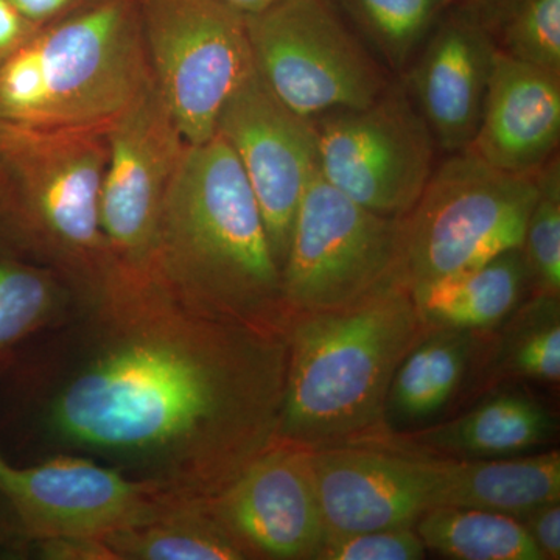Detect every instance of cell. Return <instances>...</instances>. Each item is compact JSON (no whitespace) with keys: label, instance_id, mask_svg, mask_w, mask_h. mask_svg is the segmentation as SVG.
<instances>
[{"label":"cell","instance_id":"cell-17","mask_svg":"<svg viewBox=\"0 0 560 560\" xmlns=\"http://www.w3.org/2000/svg\"><path fill=\"white\" fill-rule=\"evenodd\" d=\"M560 73L497 54L471 153L512 175L536 176L558 154Z\"/></svg>","mask_w":560,"mask_h":560},{"label":"cell","instance_id":"cell-21","mask_svg":"<svg viewBox=\"0 0 560 560\" xmlns=\"http://www.w3.org/2000/svg\"><path fill=\"white\" fill-rule=\"evenodd\" d=\"M79 291L60 272L0 241V374L22 350L69 315Z\"/></svg>","mask_w":560,"mask_h":560},{"label":"cell","instance_id":"cell-12","mask_svg":"<svg viewBox=\"0 0 560 560\" xmlns=\"http://www.w3.org/2000/svg\"><path fill=\"white\" fill-rule=\"evenodd\" d=\"M101 228L110 259L147 270L187 142L153 81L108 127Z\"/></svg>","mask_w":560,"mask_h":560},{"label":"cell","instance_id":"cell-5","mask_svg":"<svg viewBox=\"0 0 560 560\" xmlns=\"http://www.w3.org/2000/svg\"><path fill=\"white\" fill-rule=\"evenodd\" d=\"M108 127L0 121V241L80 294L97 289L113 265L101 228Z\"/></svg>","mask_w":560,"mask_h":560},{"label":"cell","instance_id":"cell-28","mask_svg":"<svg viewBox=\"0 0 560 560\" xmlns=\"http://www.w3.org/2000/svg\"><path fill=\"white\" fill-rule=\"evenodd\" d=\"M537 198L530 210L523 256L533 293H560V162L559 154L536 175Z\"/></svg>","mask_w":560,"mask_h":560},{"label":"cell","instance_id":"cell-3","mask_svg":"<svg viewBox=\"0 0 560 560\" xmlns=\"http://www.w3.org/2000/svg\"><path fill=\"white\" fill-rule=\"evenodd\" d=\"M429 330L397 285L338 311L294 315L276 440L320 451L385 433L390 383Z\"/></svg>","mask_w":560,"mask_h":560},{"label":"cell","instance_id":"cell-37","mask_svg":"<svg viewBox=\"0 0 560 560\" xmlns=\"http://www.w3.org/2000/svg\"><path fill=\"white\" fill-rule=\"evenodd\" d=\"M0 544H2V539H0Z\"/></svg>","mask_w":560,"mask_h":560},{"label":"cell","instance_id":"cell-10","mask_svg":"<svg viewBox=\"0 0 560 560\" xmlns=\"http://www.w3.org/2000/svg\"><path fill=\"white\" fill-rule=\"evenodd\" d=\"M313 124L324 179L372 212L393 219L410 212L440 150L400 79L370 105L334 110Z\"/></svg>","mask_w":560,"mask_h":560},{"label":"cell","instance_id":"cell-34","mask_svg":"<svg viewBox=\"0 0 560 560\" xmlns=\"http://www.w3.org/2000/svg\"><path fill=\"white\" fill-rule=\"evenodd\" d=\"M220 2L226 3V5L241 11L243 14H256L267 10L278 0H220Z\"/></svg>","mask_w":560,"mask_h":560},{"label":"cell","instance_id":"cell-22","mask_svg":"<svg viewBox=\"0 0 560 560\" xmlns=\"http://www.w3.org/2000/svg\"><path fill=\"white\" fill-rule=\"evenodd\" d=\"M485 331L430 329L401 360L386 399V431L440 412L464 381Z\"/></svg>","mask_w":560,"mask_h":560},{"label":"cell","instance_id":"cell-35","mask_svg":"<svg viewBox=\"0 0 560 560\" xmlns=\"http://www.w3.org/2000/svg\"><path fill=\"white\" fill-rule=\"evenodd\" d=\"M458 2L464 3V5L471 7L474 10H477L478 13L481 14L482 20L489 22L490 18H492L493 14H495V11L499 10V7L503 0H458Z\"/></svg>","mask_w":560,"mask_h":560},{"label":"cell","instance_id":"cell-7","mask_svg":"<svg viewBox=\"0 0 560 560\" xmlns=\"http://www.w3.org/2000/svg\"><path fill=\"white\" fill-rule=\"evenodd\" d=\"M245 18L254 69L307 119L370 105L393 80L330 0H278Z\"/></svg>","mask_w":560,"mask_h":560},{"label":"cell","instance_id":"cell-25","mask_svg":"<svg viewBox=\"0 0 560 560\" xmlns=\"http://www.w3.org/2000/svg\"><path fill=\"white\" fill-rule=\"evenodd\" d=\"M390 75L400 77L458 0H330Z\"/></svg>","mask_w":560,"mask_h":560},{"label":"cell","instance_id":"cell-31","mask_svg":"<svg viewBox=\"0 0 560 560\" xmlns=\"http://www.w3.org/2000/svg\"><path fill=\"white\" fill-rule=\"evenodd\" d=\"M530 539L539 548L544 560L560 559V504L559 501L544 504L522 518Z\"/></svg>","mask_w":560,"mask_h":560},{"label":"cell","instance_id":"cell-16","mask_svg":"<svg viewBox=\"0 0 560 560\" xmlns=\"http://www.w3.org/2000/svg\"><path fill=\"white\" fill-rule=\"evenodd\" d=\"M497 54L488 22L455 2L397 77L445 154L469 149L477 135Z\"/></svg>","mask_w":560,"mask_h":560},{"label":"cell","instance_id":"cell-36","mask_svg":"<svg viewBox=\"0 0 560 560\" xmlns=\"http://www.w3.org/2000/svg\"><path fill=\"white\" fill-rule=\"evenodd\" d=\"M11 469H13V466L3 458L2 453H0V493L3 492V489H5L7 482H9Z\"/></svg>","mask_w":560,"mask_h":560},{"label":"cell","instance_id":"cell-15","mask_svg":"<svg viewBox=\"0 0 560 560\" xmlns=\"http://www.w3.org/2000/svg\"><path fill=\"white\" fill-rule=\"evenodd\" d=\"M327 534L415 528L440 504L444 459L348 445L311 451Z\"/></svg>","mask_w":560,"mask_h":560},{"label":"cell","instance_id":"cell-32","mask_svg":"<svg viewBox=\"0 0 560 560\" xmlns=\"http://www.w3.org/2000/svg\"><path fill=\"white\" fill-rule=\"evenodd\" d=\"M38 27L22 16L11 0H0V65L32 38Z\"/></svg>","mask_w":560,"mask_h":560},{"label":"cell","instance_id":"cell-33","mask_svg":"<svg viewBox=\"0 0 560 560\" xmlns=\"http://www.w3.org/2000/svg\"><path fill=\"white\" fill-rule=\"evenodd\" d=\"M11 2L21 11L25 20L39 28L86 5L91 0H11Z\"/></svg>","mask_w":560,"mask_h":560},{"label":"cell","instance_id":"cell-27","mask_svg":"<svg viewBox=\"0 0 560 560\" xmlns=\"http://www.w3.org/2000/svg\"><path fill=\"white\" fill-rule=\"evenodd\" d=\"M488 25L501 54L560 73V0H503Z\"/></svg>","mask_w":560,"mask_h":560},{"label":"cell","instance_id":"cell-4","mask_svg":"<svg viewBox=\"0 0 560 560\" xmlns=\"http://www.w3.org/2000/svg\"><path fill=\"white\" fill-rule=\"evenodd\" d=\"M151 81L142 0H91L0 65V121L108 127Z\"/></svg>","mask_w":560,"mask_h":560},{"label":"cell","instance_id":"cell-8","mask_svg":"<svg viewBox=\"0 0 560 560\" xmlns=\"http://www.w3.org/2000/svg\"><path fill=\"white\" fill-rule=\"evenodd\" d=\"M399 238L400 219L363 208L319 172L304 191L280 270L291 318L349 307L396 285Z\"/></svg>","mask_w":560,"mask_h":560},{"label":"cell","instance_id":"cell-13","mask_svg":"<svg viewBox=\"0 0 560 560\" xmlns=\"http://www.w3.org/2000/svg\"><path fill=\"white\" fill-rule=\"evenodd\" d=\"M215 135L241 162L282 270L302 197L320 172L315 124L276 97L254 69L224 103Z\"/></svg>","mask_w":560,"mask_h":560},{"label":"cell","instance_id":"cell-29","mask_svg":"<svg viewBox=\"0 0 560 560\" xmlns=\"http://www.w3.org/2000/svg\"><path fill=\"white\" fill-rule=\"evenodd\" d=\"M427 547L415 528L327 534L316 560H420Z\"/></svg>","mask_w":560,"mask_h":560},{"label":"cell","instance_id":"cell-19","mask_svg":"<svg viewBox=\"0 0 560 560\" xmlns=\"http://www.w3.org/2000/svg\"><path fill=\"white\" fill-rule=\"evenodd\" d=\"M529 289L525 256L522 248H514L410 293L429 329L488 334L522 304Z\"/></svg>","mask_w":560,"mask_h":560},{"label":"cell","instance_id":"cell-2","mask_svg":"<svg viewBox=\"0 0 560 560\" xmlns=\"http://www.w3.org/2000/svg\"><path fill=\"white\" fill-rule=\"evenodd\" d=\"M149 271L202 316L289 334L291 315L259 205L219 135L187 143L162 208Z\"/></svg>","mask_w":560,"mask_h":560},{"label":"cell","instance_id":"cell-30","mask_svg":"<svg viewBox=\"0 0 560 560\" xmlns=\"http://www.w3.org/2000/svg\"><path fill=\"white\" fill-rule=\"evenodd\" d=\"M43 560H117L102 537L58 536L24 541Z\"/></svg>","mask_w":560,"mask_h":560},{"label":"cell","instance_id":"cell-20","mask_svg":"<svg viewBox=\"0 0 560 560\" xmlns=\"http://www.w3.org/2000/svg\"><path fill=\"white\" fill-rule=\"evenodd\" d=\"M560 501L559 452L490 459H444L440 504L525 518Z\"/></svg>","mask_w":560,"mask_h":560},{"label":"cell","instance_id":"cell-11","mask_svg":"<svg viewBox=\"0 0 560 560\" xmlns=\"http://www.w3.org/2000/svg\"><path fill=\"white\" fill-rule=\"evenodd\" d=\"M22 541L44 537H105L147 521L178 499L156 482L73 453L11 469L0 493Z\"/></svg>","mask_w":560,"mask_h":560},{"label":"cell","instance_id":"cell-18","mask_svg":"<svg viewBox=\"0 0 560 560\" xmlns=\"http://www.w3.org/2000/svg\"><path fill=\"white\" fill-rule=\"evenodd\" d=\"M558 419L541 401L504 393L458 419L423 431H385L360 445L442 459L508 458L552 440Z\"/></svg>","mask_w":560,"mask_h":560},{"label":"cell","instance_id":"cell-14","mask_svg":"<svg viewBox=\"0 0 560 560\" xmlns=\"http://www.w3.org/2000/svg\"><path fill=\"white\" fill-rule=\"evenodd\" d=\"M208 503L249 560H316L326 541L311 451L290 442L272 441Z\"/></svg>","mask_w":560,"mask_h":560},{"label":"cell","instance_id":"cell-26","mask_svg":"<svg viewBox=\"0 0 560 560\" xmlns=\"http://www.w3.org/2000/svg\"><path fill=\"white\" fill-rule=\"evenodd\" d=\"M501 324L489 374L555 385L560 378L559 296L534 293Z\"/></svg>","mask_w":560,"mask_h":560},{"label":"cell","instance_id":"cell-9","mask_svg":"<svg viewBox=\"0 0 560 560\" xmlns=\"http://www.w3.org/2000/svg\"><path fill=\"white\" fill-rule=\"evenodd\" d=\"M142 16L154 86L184 140L206 142L254 70L245 14L220 0H142Z\"/></svg>","mask_w":560,"mask_h":560},{"label":"cell","instance_id":"cell-1","mask_svg":"<svg viewBox=\"0 0 560 560\" xmlns=\"http://www.w3.org/2000/svg\"><path fill=\"white\" fill-rule=\"evenodd\" d=\"M287 363V335L202 316L113 261L9 372L44 452L209 500L276 440Z\"/></svg>","mask_w":560,"mask_h":560},{"label":"cell","instance_id":"cell-23","mask_svg":"<svg viewBox=\"0 0 560 560\" xmlns=\"http://www.w3.org/2000/svg\"><path fill=\"white\" fill-rule=\"evenodd\" d=\"M103 540L117 560H249L208 500H175Z\"/></svg>","mask_w":560,"mask_h":560},{"label":"cell","instance_id":"cell-6","mask_svg":"<svg viewBox=\"0 0 560 560\" xmlns=\"http://www.w3.org/2000/svg\"><path fill=\"white\" fill-rule=\"evenodd\" d=\"M536 176L492 167L470 150L447 154L400 219L394 282L411 291L522 248Z\"/></svg>","mask_w":560,"mask_h":560},{"label":"cell","instance_id":"cell-24","mask_svg":"<svg viewBox=\"0 0 560 560\" xmlns=\"http://www.w3.org/2000/svg\"><path fill=\"white\" fill-rule=\"evenodd\" d=\"M427 550L456 560H544L518 518L475 510L436 506L415 526Z\"/></svg>","mask_w":560,"mask_h":560}]
</instances>
